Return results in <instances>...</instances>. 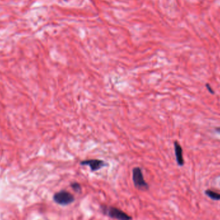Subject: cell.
<instances>
[{
    "label": "cell",
    "mask_w": 220,
    "mask_h": 220,
    "mask_svg": "<svg viewBox=\"0 0 220 220\" xmlns=\"http://www.w3.org/2000/svg\"><path fill=\"white\" fill-rule=\"evenodd\" d=\"M100 209L104 215H107L111 218L117 220H132V216L117 207L103 205Z\"/></svg>",
    "instance_id": "1"
},
{
    "label": "cell",
    "mask_w": 220,
    "mask_h": 220,
    "mask_svg": "<svg viewBox=\"0 0 220 220\" xmlns=\"http://www.w3.org/2000/svg\"><path fill=\"white\" fill-rule=\"evenodd\" d=\"M53 200L55 203L61 206H67L74 203L75 197L70 192L61 190L54 194L53 196Z\"/></svg>",
    "instance_id": "2"
},
{
    "label": "cell",
    "mask_w": 220,
    "mask_h": 220,
    "mask_svg": "<svg viewBox=\"0 0 220 220\" xmlns=\"http://www.w3.org/2000/svg\"><path fill=\"white\" fill-rule=\"evenodd\" d=\"M132 173V180L135 187L140 190H148L150 187L144 180L142 169L139 167L134 168Z\"/></svg>",
    "instance_id": "3"
},
{
    "label": "cell",
    "mask_w": 220,
    "mask_h": 220,
    "mask_svg": "<svg viewBox=\"0 0 220 220\" xmlns=\"http://www.w3.org/2000/svg\"><path fill=\"white\" fill-rule=\"evenodd\" d=\"M80 165H88L92 171H97L108 165V164L103 160L90 159L82 160L80 162Z\"/></svg>",
    "instance_id": "4"
},
{
    "label": "cell",
    "mask_w": 220,
    "mask_h": 220,
    "mask_svg": "<svg viewBox=\"0 0 220 220\" xmlns=\"http://www.w3.org/2000/svg\"><path fill=\"white\" fill-rule=\"evenodd\" d=\"M174 146H175V153L176 162L179 166H183L184 165V159L183 157L182 148L177 141L175 142Z\"/></svg>",
    "instance_id": "5"
},
{
    "label": "cell",
    "mask_w": 220,
    "mask_h": 220,
    "mask_svg": "<svg viewBox=\"0 0 220 220\" xmlns=\"http://www.w3.org/2000/svg\"><path fill=\"white\" fill-rule=\"evenodd\" d=\"M205 194L208 197H209L213 200H220V194L217 193L215 191H212L210 189H208L207 191H205Z\"/></svg>",
    "instance_id": "6"
},
{
    "label": "cell",
    "mask_w": 220,
    "mask_h": 220,
    "mask_svg": "<svg viewBox=\"0 0 220 220\" xmlns=\"http://www.w3.org/2000/svg\"><path fill=\"white\" fill-rule=\"evenodd\" d=\"M70 187L72 188V189L74 191L77 193H81L82 192V187L81 186L79 183L77 182H73L71 183L70 184Z\"/></svg>",
    "instance_id": "7"
},
{
    "label": "cell",
    "mask_w": 220,
    "mask_h": 220,
    "mask_svg": "<svg viewBox=\"0 0 220 220\" xmlns=\"http://www.w3.org/2000/svg\"><path fill=\"white\" fill-rule=\"evenodd\" d=\"M206 88H207V90H209V92L210 93H211L212 94H214V93H215V92H214V90H212V88H211V86H210V85H209V84H207V85H206Z\"/></svg>",
    "instance_id": "8"
},
{
    "label": "cell",
    "mask_w": 220,
    "mask_h": 220,
    "mask_svg": "<svg viewBox=\"0 0 220 220\" xmlns=\"http://www.w3.org/2000/svg\"><path fill=\"white\" fill-rule=\"evenodd\" d=\"M216 131L218 132V133H220V128H217L216 129Z\"/></svg>",
    "instance_id": "9"
}]
</instances>
